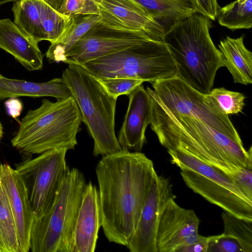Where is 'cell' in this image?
I'll return each mask as SVG.
<instances>
[{
	"label": "cell",
	"instance_id": "cell-22",
	"mask_svg": "<svg viewBox=\"0 0 252 252\" xmlns=\"http://www.w3.org/2000/svg\"><path fill=\"white\" fill-rule=\"evenodd\" d=\"M145 9L165 33L176 23L196 12L191 0H133Z\"/></svg>",
	"mask_w": 252,
	"mask_h": 252
},
{
	"label": "cell",
	"instance_id": "cell-9",
	"mask_svg": "<svg viewBox=\"0 0 252 252\" xmlns=\"http://www.w3.org/2000/svg\"><path fill=\"white\" fill-rule=\"evenodd\" d=\"M67 151L64 148L50 150L17 166L27 190L34 220L46 214L56 200L67 168Z\"/></svg>",
	"mask_w": 252,
	"mask_h": 252
},
{
	"label": "cell",
	"instance_id": "cell-3",
	"mask_svg": "<svg viewBox=\"0 0 252 252\" xmlns=\"http://www.w3.org/2000/svg\"><path fill=\"white\" fill-rule=\"evenodd\" d=\"M209 19L195 12L176 23L162 41L175 63L179 78L196 91L209 94L217 71L224 66L210 34Z\"/></svg>",
	"mask_w": 252,
	"mask_h": 252
},
{
	"label": "cell",
	"instance_id": "cell-26",
	"mask_svg": "<svg viewBox=\"0 0 252 252\" xmlns=\"http://www.w3.org/2000/svg\"><path fill=\"white\" fill-rule=\"evenodd\" d=\"M209 94L227 115L240 113L245 106V96L240 92L229 91L220 87L212 89Z\"/></svg>",
	"mask_w": 252,
	"mask_h": 252
},
{
	"label": "cell",
	"instance_id": "cell-31",
	"mask_svg": "<svg viewBox=\"0 0 252 252\" xmlns=\"http://www.w3.org/2000/svg\"><path fill=\"white\" fill-rule=\"evenodd\" d=\"M196 12L208 18L215 20L220 8L218 0H191Z\"/></svg>",
	"mask_w": 252,
	"mask_h": 252
},
{
	"label": "cell",
	"instance_id": "cell-30",
	"mask_svg": "<svg viewBox=\"0 0 252 252\" xmlns=\"http://www.w3.org/2000/svg\"><path fill=\"white\" fill-rule=\"evenodd\" d=\"M245 196L252 201V168L245 167L227 173Z\"/></svg>",
	"mask_w": 252,
	"mask_h": 252
},
{
	"label": "cell",
	"instance_id": "cell-28",
	"mask_svg": "<svg viewBox=\"0 0 252 252\" xmlns=\"http://www.w3.org/2000/svg\"><path fill=\"white\" fill-rule=\"evenodd\" d=\"M60 14L71 17L78 14L98 15V11L93 0H66Z\"/></svg>",
	"mask_w": 252,
	"mask_h": 252
},
{
	"label": "cell",
	"instance_id": "cell-29",
	"mask_svg": "<svg viewBox=\"0 0 252 252\" xmlns=\"http://www.w3.org/2000/svg\"><path fill=\"white\" fill-rule=\"evenodd\" d=\"M207 252H243V251L235 239L222 233L210 236Z\"/></svg>",
	"mask_w": 252,
	"mask_h": 252
},
{
	"label": "cell",
	"instance_id": "cell-18",
	"mask_svg": "<svg viewBox=\"0 0 252 252\" xmlns=\"http://www.w3.org/2000/svg\"><path fill=\"white\" fill-rule=\"evenodd\" d=\"M38 44L10 19H0V48L12 55L29 71L43 67L44 55Z\"/></svg>",
	"mask_w": 252,
	"mask_h": 252
},
{
	"label": "cell",
	"instance_id": "cell-23",
	"mask_svg": "<svg viewBox=\"0 0 252 252\" xmlns=\"http://www.w3.org/2000/svg\"><path fill=\"white\" fill-rule=\"evenodd\" d=\"M222 26L231 30L252 27V0H236L220 7L217 17Z\"/></svg>",
	"mask_w": 252,
	"mask_h": 252
},
{
	"label": "cell",
	"instance_id": "cell-16",
	"mask_svg": "<svg viewBox=\"0 0 252 252\" xmlns=\"http://www.w3.org/2000/svg\"><path fill=\"white\" fill-rule=\"evenodd\" d=\"M200 220L191 209L171 200L160 217L156 237L157 252H173L184 237L197 232Z\"/></svg>",
	"mask_w": 252,
	"mask_h": 252
},
{
	"label": "cell",
	"instance_id": "cell-15",
	"mask_svg": "<svg viewBox=\"0 0 252 252\" xmlns=\"http://www.w3.org/2000/svg\"><path fill=\"white\" fill-rule=\"evenodd\" d=\"M127 96L128 106L117 139L123 150L140 152L146 143V129L151 120V98L142 84Z\"/></svg>",
	"mask_w": 252,
	"mask_h": 252
},
{
	"label": "cell",
	"instance_id": "cell-2",
	"mask_svg": "<svg viewBox=\"0 0 252 252\" xmlns=\"http://www.w3.org/2000/svg\"><path fill=\"white\" fill-rule=\"evenodd\" d=\"M95 172L104 234L110 242L126 247L157 174L154 163L140 152L122 150L103 156Z\"/></svg>",
	"mask_w": 252,
	"mask_h": 252
},
{
	"label": "cell",
	"instance_id": "cell-38",
	"mask_svg": "<svg viewBox=\"0 0 252 252\" xmlns=\"http://www.w3.org/2000/svg\"><path fill=\"white\" fill-rule=\"evenodd\" d=\"M3 77V76H2L0 74V80H1V79L2 78V77Z\"/></svg>",
	"mask_w": 252,
	"mask_h": 252
},
{
	"label": "cell",
	"instance_id": "cell-34",
	"mask_svg": "<svg viewBox=\"0 0 252 252\" xmlns=\"http://www.w3.org/2000/svg\"><path fill=\"white\" fill-rule=\"evenodd\" d=\"M15 98H10L5 103L9 113L13 117H16L20 114L22 109V104L20 101Z\"/></svg>",
	"mask_w": 252,
	"mask_h": 252
},
{
	"label": "cell",
	"instance_id": "cell-6",
	"mask_svg": "<svg viewBox=\"0 0 252 252\" xmlns=\"http://www.w3.org/2000/svg\"><path fill=\"white\" fill-rule=\"evenodd\" d=\"M86 185L82 172L75 168H67L52 208L33 220L30 235L32 252H72L77 217Z\"/></svg>",
	"mask_w": 252,
	"mask_h": 252
},
{
	"label": "cell",
	"instance_id": "cell-7",
	"mask_svg": "<svg viewBox=\"0 0 252 252\" xmlns=\"http://www.w3.org/2000/svg\"><path fill=\"white\" fill-rule=\"evenodd\" d=\"M79 65L97 79L127 77L152 83L177 74L166 45L152 39Z\"/></svg>",
	"mask_w": 252,
	"mask_h": 252
},
{
	"label": "cell",
	"instance_id": "cell-39",
	"mask_svg": "<svg viewBox=\"0 0 252 252\" xmlns=\"http://www.w3.org/2000/svg\"><path fill=\"white\" fill-rule=\"evenodd\" d=\"M0 252H2L1 249H0Z\"/></svg>",
	"mask_w": 252,
	"mask_h": 252
},
{
	"label": "cell",
	"instance_id": "cell-17",
	"mask_svg": "<svg viewBox=\"0 0 252 252\" xmlns=\"http://www.w3.org/2000/svg\"><path fill=\"white\" fill-rule=\"evenodd\" d=\"M101 227L98 192L91 182L86 184L77 217L72 252H94Z\"/></svg>",
	"mask_w": 252,
	"mask_h": 252
},
{
	"label": "cell",
	"instance_id": "cell-5",
	"mask_svg": "<svg viewBox=\"0 0 252 252\" xmlns=\"http://www.w3.org/2000/svg\"><path fill=\"white\" fill-rule=\"evenodd\" d=\"M61 79L70 90L82 122L94 140V156L121 151L115 130L117 98L110 94L99 81L80 65L69 64Z\"/></svg>",
	"mask_w": 252,
	"mask_h": 252
},
{
	"label": "cell",
	"instance_id": "cell-20",
	"mask_svg": "<svg viewBox=\"0 0 252 252\" xmlns=\"http://www.w3.org/2000/svg\"><path fill=\"white\" fill-rule=\"evenodd\" d=\"M224 66L231 73L235 83L250 85L252 83V53L245 46L244 35L234 38L229 36L218 45Z\"/></svg>",
	"mask_w": 252,
	"mask_h": 252
},
{
	"label": "cell",
	"instance_id": "cell-11",
	"mask_svg": "<svg viewBox=\"0 0 252 252\" xmlns=\"http://www.w3.org/2000/svg\"><path fill=\"white\" fill-rule=\"evenodd\" d=\"M175 198L169 179L157 174L136 230L126 246L130 252H157L156 237L160 217L169 201Z\"/></svg>",
	"mask_w": 252,
	"mask_h": 252
},
{
	"label": "cell",
	"instance_id": "cell-36",
	"mask_svg": "<svg viewBox=\"0 0 252 252\" xmlns=\"http://www.w3.org/2000/svg\"><path fill=\"white\" fill-rule=\"evenodd\" d=\"M19 0H0V5L5 4L7 2L13 1V2H17Z\"/></svg>",
	"mask_w": 252,
	"mask_h": 252
},
{
	"label": "cell",
	"instance_id": "cell-13",
	"mask_svg": "<svg viewBox=\"0 0 252 252\" xmlns=\"http://www.w3.org/2000/svg\"><path fill=\"white\" fill-rule=\"evenodd\" d=\"M100 21L109 27L142 31L152 39L161 40L165 31L152 15L133 0H93Z\"/></svg>",
	"mask_w": 252,
	"mask_h": 252
},
{
	"label": "cell",
	"instance_id": "cell-37",
	"mask_svg": "<svg viewBox=\"0 0 252 252\" xmlns=\"http://www.w3.org/2000/svg\"><path fill=\"white\" fill-rule=\"evenodd\" d=\"M2 135H3V128H2V126L1 124V123L0 122V141L2 137Z\"/></svg>",
	"mask_w": 252,
	"mask_h": 252
},
{
	"label": "cell",
	"instance_id": "cell-12",
	"mask_svg": "<svg viewBox=\"0 0 252 252\" xmlns=\"http://www.w3.org/2000/svg\"><path fill=\"white\" fill-rule=\"evenodd\" d=\"M14 23L39 43L54 42L68 24L70 17L59 13L42 0H19L12 8Z\"/></svg>",
	"mask_w": 252,
	"mask_h": 252
},
{
	"label": "cell",
	"instance_id": "cell-27",
	"mask_svg": "<svg viewBox=\"0 0 252 252\" xmlns=\"http://www.w3.org/2000/svg\"><path fill=\"white\" fill-rule=\"evenodd\" d=\"M108 93L118 98L123 94L128 95L137 87L142 84L143 81L127 77H115L97 79Z\"/></svg>",
	"mask_w": 252,
	"mask_h": 252
},
{
	"label": "cell",
	"instance_id": "cell-14",
	"mask_svg": "<svg viewBox=\"0 0 252 252\" xmlns=\"http://www.w3.org/2000/svg\"><path fill=\"white\" fill-rule=\"evenodd\" d=\"M0 185L8 199L14 220L20 252L30 250V235L33 213L25 184L16 169L0 164Z\"/></svg>",
	"mask_w": 252,
	"mask_h": 252
},
{
	"label": "cell",
	"instance_id": "cell-8",
	"mask_svg": "<svg viewBox=\"0 0 252 252\" xmlns=\"http://www.w3.org/2000/svg\"><path fill=\"white\" fill-rule=\"evenodd\" d=\"M181 170L186 185L210 203L234 216L252 221V201L225 172L180 150L167 151Z\"/></svg>",
	"mask_w": 252,
	"mask_h": 252
},
{
	"label": "cell",
	"instance_id": "cell-25",
	"mask_svg": "<svg viewBox=\"0 0 252 252\" xmlns=\"http://www.w3.org/2000/svg\"><path fill=\"white\" fill-rule=\"evenodd\" d=\"M221 217L224 227L222 234L235 239L243 252H252V221L238 218L225 211Z\"/></svg>",
	"mask_w": 252,
	"mask_h": 252
},
{
	"label": "cell",
	"instance_id": "cell-1",
	"mask_svg": "<svg viewBox=\"0 0 252 252\" xmlns=\"http://www.w3.org/2000/svg\"><path fill=\"white\" fill-rule=\"evenodd\" d=\"M151 98V128L167 151H185L226 173L252 168V147L247 150L231 121L209 94L181 80Z\"/></svg>",
	"mask_w": 252,
	"mask_h": 252
},
{
	"label": "cell",
	"instance_id": "cell-33",
	"mask_svg": "<svg viewBox=\"0 0 252 252\" xmlns=\"http://www.w3.org/2000/svg\"><path fill=\"white\" fill-rule=\"evenodd\" d=\"M209 240L178 248L174 252H207Z\"/></svg>",
	"mask_w": 252,
	"mask_h": 252
},
{
	"label": "cell",
	"instance_id": "cell-35",
	"mask_svg": "<svg viewBox=\"0 0 252 252\" xmlns=\"http://www.w3.org/2000/svg\"><path fill=\"white\" fill-rule=\"evenodd\" d=\"M60 14L66 0H42Z\"/></svg>",
	"mask_w": 252,
	"mask_h": 252
},
{
	"label": "cell",
	"instance_id": "cell-21",
	"mask_svg": "<svg viewBox=\"0 0 252 252\" xmlns=\"http://www.w3.org/2000/svg\"><path fill=\"white\" fill-rule=\"evenodd\" d=\"M100 19L98 14H78L71 16L63 32L51 44L46 53L49 62H62L65 52Z\"/></svg>",
	"mask_w": 252,
	"mask_h": 252
},
{
	"label": "cell",
	"instance_id": "cell-10",
	"mask_svg": "<svg viewBox=\"0 0 252 252\" xmlns=\"http://www.w3.org/2000/svg\"><path fill=\"white\" fill-rule=\"evenodd\" d=\"M151 39L142 31L114 28L100 20L65 52L62 62L81 64Z\"/></svg>",
	"mask_w": 252,
	"mask_h": 252
},
{
	"label": "cell",
	"instance_id": "cell-4",
	"mask_svg": "<svg viewBox=\"0 0 252 252\" xmlns=\"http://www.w3.org/2000/svg\"><path fill=\"white\" fill-rule=\"evenodd\" d=\"M82 122L73 96L56 102L45 98L39 107L30 110L22 119L11 144L26 154H40L61 148L74 149Z\"/></svg>",
	"mask_w": 252,
	"mask_h": 252
},
{
	"label": "cell",
	"instance_id": "cell-24",
	"mask_svg": "<svg viewBox=\"0 0 252 252\" xmlns=\"http://www.w3.org/2000/svg\"><path fill=\"white\" fill-rule=\"evenodd\" d=\"M0 249L2 252H20L14 220L6 195L0 185Z\"/></svg>",
	"mask_w": 252,
	"mask_h": 252
},
{
	"label": "cell",
	"instance_id": "cell-19",
	"mask_svg": "<svg viewBox=\"0 0 252 252\" xmlns=\"http://www.w3.org/2000/svg\"><path fill=\"white\" fill-rule=\"evenodd\" d=\"M19 96H49L60 100L72 97V95L61 78L37 83L9 79L3 76L0 80V100Z\"/></svg>",
	"mask_w": 252,
	"mask_h": 252
},
{
	"label": "cell",
	"instance_id": "cell-32",
	"mask_svg": "<svg viewBox=\"0 0 252 252\" xmlns=\"http://www.w3.org/2000/svg\"><path fill=\"white\" fill-rule=\"evenodd\" d=\"M210 236L206 237L200 235L198 231L189 235L182 238L178 243L174 251L180 247L189 245L195 243L208 241Z\"/></svg>",
	"mask_w": 252,
	"mask_h": 252
}]
</instances>
